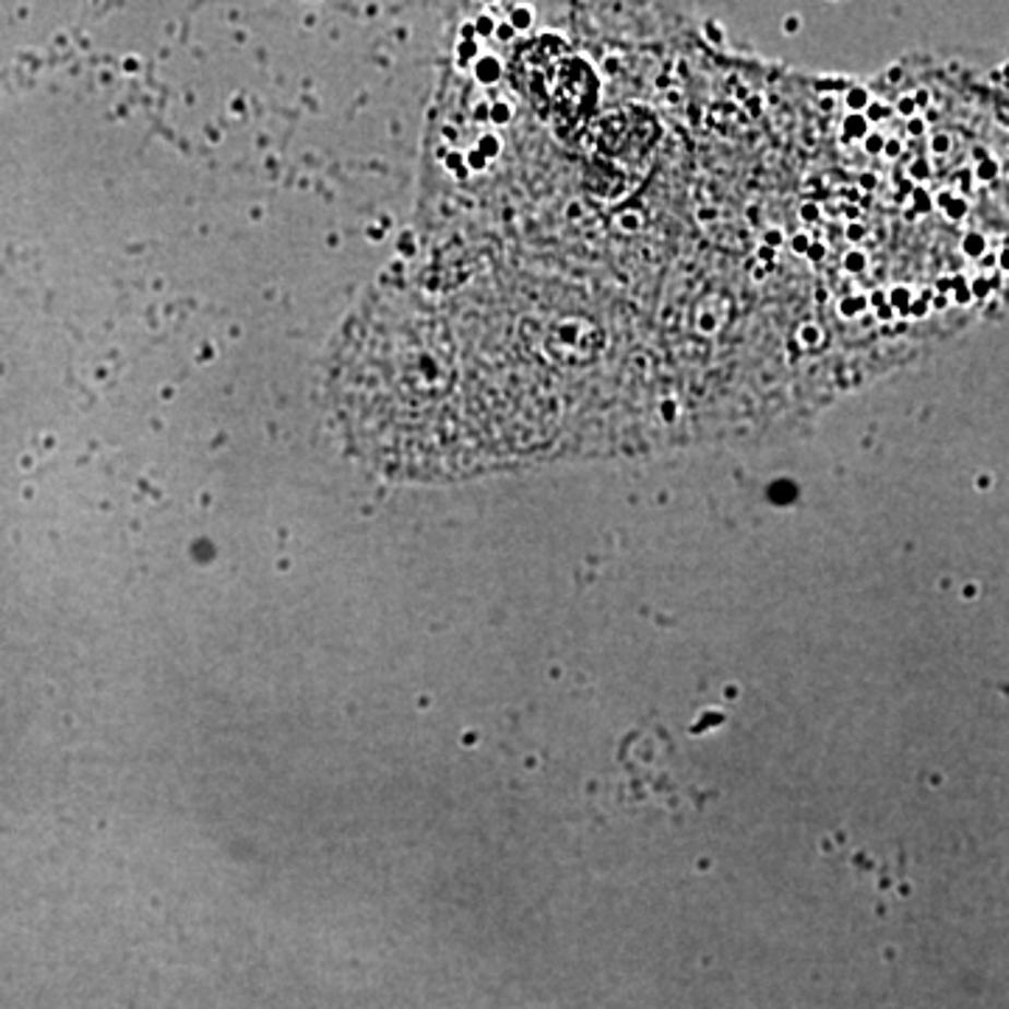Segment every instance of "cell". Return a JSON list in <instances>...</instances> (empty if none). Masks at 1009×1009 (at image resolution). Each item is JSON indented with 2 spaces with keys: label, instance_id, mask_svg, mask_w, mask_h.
<instances>
[{
  "label": "cell",
  "instance_id": "cell-4",
  "mask_svg": "<svg viewBox=\"0 0 1009 1009\" xmlns=\"http://www.w3.org/2000/svg\"><path fill=\"white\" fill-rule=\"evenodd\" d=\"M912 107H914L912 98H903V104H900V110H903V112H912Z\"/></svg>",
  "mask_w": 1009,
  "mask_h": 1009
},
{
  "label": "cell",
  "instance_id": "cell-6",
  "mask_svg": "<svg viewBox=\"0 0 1009 1009\" xmlns=\"http://www.w3.org/2000/svg\"><path fill=\"white\" fill-rule=\"evenodd\" d=\"M968 250H982V239H971V241H968Z\"/></svg>",
  "mask_w": 1009,
  "mask_h": 1009
},
{
  "label": "cell",
  "instance_id": "cell-7",
  "mask_svg": "<svg viewBox=\"0 0 1009 1009\" xmlns=\"http://www.w3.org/2000/svg\"><path fill=\"white\" fill-rule=\"evenodd\" d=\"M850 266H853V270H858V266H860V256H853V261H850Z\"/></svg>",
  "mask_w": 1009,
  "mask_h": 1009
},
{
  "label": "cell",
  "instance_id": "cell-5",
  "mask_svg": "<svg viewBox=\"0 0 1009 1009\" xmlns=\"http://www.w3.org/2000/svg\"><path fill=\"white\" fill-rule=\"evenodd\" d=\"M993 175H996V171H993L990 163H984V166H982V177H993Z\"/></svg>",
  "mask_w": 1009,
  "mask_h": 1009
},
{
  "label": "cell",
  "instance_id": "cell-3",
  "mask_svg": "<svg viewBox=\"0 0 1009 1009\" xmlns=\"http://www.w3.org/2000/svg\"><path fill=\"white\" fill-rule=\"evenodd\" d=\"M880 146H883V143H880V138H869V152H878Z\"/></svg>",
  "mask_w": 1009,
  "mask_h": 1009
},
{
  "label": "cell",
  "instance_id": "cell-8",
  "mask_svg": "<svg viewBox=\"0 0 1009 1009\" xmlns=\"http://www.w3.org/2000/svg\"><path fill=\"white\" fill-rule=\"evenodd\" d=\"M769 241L771 245H780V234H769Z\"/></svg>",
  "mask_w": 1009,
  "mask_h": 1009
},
{
  "label": "cell",
  "instance_id": "cell-1",
  "mask_svg": "<svg viewBox=\"0 0 1009 1009\" xmlns=\"http://www.w3.org/2000/svg\"><path fill=\"white\" fill-rule=\"evenodd\" d=\"M850 104H853V107H864V104H867V93L855 91L853 96H850Z\"/></svg>",
  "mask_w": 1009,
  "mask_h": 1009
},
{
  "label": "cell",
  "instance_id": "cell-2",
  "mask_svg": "<svg viewBox=\"0 0 1009 1009\" xmlns=\"http://www.w3.org/2000/svg\"><path fill=\"white\" fill-rule=\"evenodd\" d=\"M850 132H855V135H858V132H860V118H850Z\"/></svg>",
  "mask_w": 1009,
  "mask_h": 1009
}]
</instances>
